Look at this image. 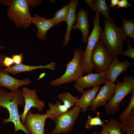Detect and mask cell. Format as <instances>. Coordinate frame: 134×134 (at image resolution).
Wrapping results in <instances>:
<instances>
[{"label":"cell","mask_w":134,"mask_h":134,"mask_svg":"<svg viewBox=\"0 0 134 134\" xmlns=\"http://www.w3.org/2000/svg\"><path fill=\"white\" fill-rule=\"evenodd\" d=\"M25 104L22 90L18 89L14 92H8L6 89L0 88V106L6 108L9 114L8 118L2 119V123L6 124L12 122L15 128L14 134L21 130L26 134H30L21 122L18 111V105L24 107Z\"/></svg>","instance_id":"1"},{"label":"cell","mask_w":134,"mask_h":134,"mask_svg":"<svg viewBox=\"0 0 134 134\" xmlns=\"http://www.w3.org/2000/svg\"><path fill=\"white\" fill-rule=\"evenodd\" d=\"M104 24L100 39L113 58L121 55L127 37L122 27H117L112 19L108 20L105 18Z\"/></svg>","instance_id":"2"},{"label":"cell","mask_w":134,"mask_h":134,"mask_svg":"<svg viewBox=\"0 0 134 134\" xmlns=\"http://www.w3.org/2000/svg\"><path fill=\"white\" fill-rule=\"evenodd\" d=\"M31 0H0V3L7 5V14L17 27L28 28L32 23L29 6Z\"/></svg>","instance_id":"3"},{"label":"cell","mask_w":134,"mask_h":134,"mask_svg":"<svg viewBox=\"0 0 134 134\" xmlns=\"http://www.w3.org/2000/svg\"><path fill=\"white\" fill-rule=\"evenodd\" d=\"M115 91L112 98L105 106L106 113L113 114L116 113L119 110L120 102L124 98L134 89V76L128 74L123 77V82L116 81Z\"/></svg>","instance_id":"4"},{"label":"cell","mask_w":134,"mask_h":134,"mask_svg":"<svg viewBox=\"0 0 134 134\" xmlns=\"http://www.w3.org/2000/svg\"><path fill=\"white\" fill-rule=\"evenodd\" d=\"M100 13L96 12L93 19V28L91 34L88 37L86 47L82 54V69L84 73L87 74L92 73L94 68L91 61L92 53L97 42L100 39V34L102 31L100 24Z\"/></svg>","instance_id":"5"},{"label":"cell","mask_w":134,"mask_h":134,"mask_svg":"<svg viewBox=\"0 0 134 134\" xmlns=\"http://www.w3.org/2000/svg\"><path fill=\"white\" fill-rule=\"evenodd\" d=\"M83 49L81 48L74 49L73 52V58L66 65V69L64 74L59 78L51 80L50 85L53 87L60 86L76 81L84 73L81 65V57Z\"/></svg>","instance_id":"6"},{"label":"cell","mask_w":134,"mask_h":134,"mask_svg":"<svg viewBox=\"0 0 134 134\" xmlns=\"http://www.w3.org/2000/svg\"><path fill=\"white\" fill-rule=\"evenodd\" d=\"M112 58L103 43L100 39L92 53L91 61L96 73L106 71Z\"/></svg>","instance_id":"7"},{"label":"cell","mask_w":134,"mask_h":134,"mask_svg":"<svg viewBox=\"0 0 134 134\" xmlns=\"http://www.w3.org/2000/svg\"><path fill=\"white\" fill-rule=\"evenodd\" d=\"M80 108L75 106L72 109L62 114L54 120L55 127L48 134H67L72 131L73 127L79 115Z\"/></svg>","instance_id":"8"},{"label":"cell","mask_w":134,"mask_h":134,"mask_svg":"<svg viewBox=\"0 0 134 134\" xmlns=\"http://www.w3.org/2000/svg\"><path fill=\"white\" fill-rule=\"evenodd\" d=\"M47 118L53 121L55 119V117L53 115L45 114H34L30 110L26 114L23 125L30 134H45L44 126Z\"/></svg>","instance_id":"9"},{"label":"cell","mask_w":134,"mask_h":134,"mask_svg":"<svg viewBox=\"0 0 134 134\" xmlns=\"http://www.w3.org/2000/svg\"><path fill=\"white\" fill-rule=\"evenodd\" d=\"M22 94L24 98L25 104L23 113L20 115L21 122L24 124L26 116L32 107L36 108L38 111L42 112L45 104L38 98L36 90L31 89L26 87L22 88Z\"/></svg>","instance_id":"10"},{"label":"cell","mask_w":134,"mask_h":134,"mask_svg":"<svg viewBox=\"0 0 134 134\" xmlns=\"http://www.w3.org/2000/svg\"><path fill=\"white\" fill-rule=\"evenodd\" d=\"M106 71L99 73H91L81 76L74 84L75 89L79 93H82L84 89L94 87L105 83L107 81Z\"/></svg>","instance_id":"11"},{"label":"cell","mask_w":134,"mask_h":134,"mask_svg":"<svg viewBox=\"0 0 134 134\" xmlns=\"http://www.w3.org/2000/svg\"><path fill=\"white\" fill-rule=\"evenodd\" d=\"M115 84L107 80L101 87L98 94L92 102L88 110L96 111L100 107L105 106L114 94Z\"/></svg>","instance_id":"12"},{"label":"cell","mask_w":134,"mask_h":134,"mask_svg":"<svg viewBox=\"0 0 134 134\" xmlns=\"http://www.w3.org/2000/svg\"><path fill=\"white\" fill-rule=\"evenodd\" d=\"M131 65L132 63L128 60L120 62L117 57L113 58L106 71L107 80L114 83L120 74L126 72Z\"/></svg>","instance_id":"13"},{"label":"cell","mask_w":134,"mask_h":134,"mask_svg":"<svg viewBox=\"0 0 134 134\" xmlns=\"http://www.w3.org/2000/svg\"><path fill=\"white\" fill-rule=\"evenodd\" d=\"M31 81L26 78L19 80L10 75L8 73L0 68V87H3L14 92L20 87L30 84Z\"/></svg>","instance_id":"14"},{"label":"cell","mask_w":134,"mask_h":134,"mask_svg":"<svg viewBox=\"0 0 134 134\" xmlns=\"http://www.w3.org/2000/svg\"><path fill=\"white\" fill-rule=\"evenodd\" d=\"M32 22L37 28L36 37L39 40L44 39L48 31L51 28L57 25L52 18H46L37 14L32 17Z\"/></svg>","instance_id":"15"},{"label":"cell","mask_w":134,"mask_h":134,"mask_svg":"<svg viewBox=\"0 0 134 134\" xmlns=\"http://www.w3.org/2000/svg\"><path fill=\"white\" fill-rule=\"evenodd\" d=\"M77 14V22L73 26L72 29L80 30L82 35V41L84 43H86L89 33L88 11L85 9L80 8L78 10Z\"/></svg>","instance_id":"16"},{"label":"cell","mask_w":134,"mask_h":134,"mask_svg":"<svg viewBox=\"0 0 134 134\" xmlns=\"http://www.w3.org/2000/svg\"><path fill=\"white\" fill-rule=\"evenodd\" d=\"M100 88V86H97L93 87L90 89L84 90L82 93V97L76 101L75 106L79 107L82 112L86 113Z\"/></svg>","instance_id":"17"},{"label":"cell","mask_w":134,"mask_h":134,"mask_svg":"<svg viewBox=\"0 0 134 134\" xmlns=\"http://www.w3.org/2000/svg\"><path fill=\"white\" fill-rule=\"evenodd\" d=\"M57 65L55 62H51L45 66H29L22 64L15 65L8 68L2 69L4 71L15 75L23 72L31 71L39 68H46L52 71L55 70Z\"/></svg>","instance_id":"18"},{"label":"cell","mask_w":134,"mask_h":134,"mask_svg":"<svg viewBox=\"0 0 134 134\" xmlns=\"http://www.w3.org/2000/svg\"><path fill=\"white\" fill-rule=\"evenodd\" d=\"M78 3L79 1L77 0L70 1L69 10L66 21L67 24V29L63 44V46L65 47H67L70 40L71 31L73 25L77 21L76 11Z\"/></svg>","instance_id":"19"},{"label":"cell","mask_w":134,"mask_h":134,"mask_svg":"<svg viewBox=\"0 0 134 134\" xmlns=\"http://www.w3.org/2000/svg\"><path fill=\"white\" fill-rule=\"evenodd\" d=\"M48 105L49 108L46 111L45 114L54 116L55 119L67 112L68 109L63 104H62L60 100H57L54 104L50 102L49 103Z\"/></svg>","instance_id":"20"},{"label":"cell","mask_w":134,"mask_h":134,"mask_svg":"<svg viewBox=\"0 0 134 134\" xmlns=\"http://www.w3.org/2000/svg\"><path fill=\"white\" fill-rule=\"evenodd\" d=\"M92 11L100 13L105 17V19L110 20L111 18L109 14V10L110 8L106 5L105 0H95L90 8Z\"/></svg>","instance_id":"21"},{"label":"cell","mask_w":134,"mask_h":134,"mask_svg":"<svg viewBox=\"0 0 134 134\" xmlns=\"http://www.w3.org/2000/svg\"><path fill=\"white\" fill-rule=\"evenodd\" d=\"M121 131L127 134H134V114L131 113L129 116L119 123Z\"/></svg>","instance_id":"22"},{"label":"cell","mask_w":134,"mask_h":134,"mask_svg":"<svg viewBox=\"0 0 134 134\" xmlns=\"http://www.w3.org/2000/svg\"><path fill=\"white\" fill-rule=\"evenodd\" d=\"M58 98L68 109L75 106L78 96H72L69 92H63L58 95Z\"/></svg>","instance_id":"23"},{"label":"cell","mask_w":134,"mask_h":134,"mask_svg":"<svg viewBox=\"0 0 134 134\" xmlns=\"http://www.w3.org/2000/svg\"><path fill=\"white\" fill-rule=\"evenodd\" d=\"M70 7L69 3L55 12L52 19L57 25L62 21H66Z\"/></svg>","instance_id":"24"},{"label":"cell","mask_w":134,"mask_h":134,"mask_svg":"<svg viewBox=\"0 0 134 134\" xmlns=\"http://www.w3.org/2000/svg\"><path fill=\"white\" fill-rule=\"evenodd\" d=\"M119 123L117 119H111L102 126V129L107 130L110 134H122Z\"/></svg>","instance_id":"25"},{"label":"cell","mask_w":134,"mask_h":134,"mask_svg":"<svg viewBox=\"0 0 134 134\" xmlns=\"http://www.w3.org/2000/svg\"><path fill=\"white\" fill-rule=\"evenodd\" d=\"M100 112H97L96 116L94 117H93L90 115H88L85 125V128L87 129H91L94 126H103L108 120H106L104 121H102L100 119Z\"/></svg>","instance_id":"26"},{"label":"cell","mask_w":134,"mask_h":134,"mask_svg":"<svg viewBox=\"0 0 134 134\" xmlns=\"http://www.w3.org/2000/svg\"><path fill=\"white\" fill-rule=\"evenodd\" d=\"M121 27L126 37L134 39V20H130L126 18L122 21Z\"/></svg>","instance_id":"27"},{"label":"cell","mask_w":134,"mask_h":134,"mask_svg":"<svg viewBox=\"0 0 134 134\" xmlns=\"http://www.w3.org/2000/svg\"><path fill=\"white\" fill-rule=\"evenodd\" d=\"M131 97L129 104L125 110L119 116V119L122 122L130 115L134 107V89L131 93Z\"/></svg>","instance_id":"28"},{"label":"cell","mask_w":134,"mask_h":134,"mask_svg":"<svg viewBox=\"0 0 134 134\" xmlns=\"http://www.w3.org/2000/svg\"><path fill=\"white\" fill-rule=\"evenodd\" d=\"M126 44L128 48L126 50L123 51L121 55L130 57L134 59V49L132 47L129 40L126 41Z\"/></svg>","instance_id":"29"},{"label":"cell","mask_w":134,"mask_h":134,"mask_svg":"<svg viewBox=\"0 0 134 134\" xmlns=\"http://www.w3.org/2000/svg\"><path fill=\"white\" fill-rule=\"evenodd\" d=\"M14 63L15 65H19L22 64L23 60V54L19 53L18 54H13L11 56Z\"/></svg>","instance_id":"30"},{"label":"cell","mask_w":134,"mask_h":134,"mask_svg":"<svg viewBox=\"0 0 134 134\" xmlns=\"http://www.w3.org/2000/svg\"><path fill=\"white\" fill-rule=\"evenodd\" d=\"M3 67L6 68H8L12 66L14 64L13 60L11 57L8 56H5L2 62Z\"/></svg>","instance_id":"31"},{"label":"cell","mask_w":134,"mask_h":134,"mask_svg":"<svg viewBox=\"0 0 134 134\" xmlns=\"http://www.w3.org/2000/svg\"><path fill=\"white\" fill-rule=\"evenodd\" d=\"M128 1L127 0H119L117 8L118 9L121 8H127L128 6H131V4L128 2Z\"/></svg>","instance_id":"32"},{"label":"cell","mask_w":134,"mask_h":134,"mask_svg":"<svg viewBox=\"0 0 134 134\" xmlns=\"http://www.w3.org/2000/svg\"><path fill=\"white\" fill-rule=\"evenodd\" d=\"M119 0H111V4L109 6V8H114L115 6L118 5Z\"/></svg>","instance_id":"33"},{"label":"cell","mask_w":134,"mask_h":134,"mask_svg":"<svg viewBox=\"0 0 134 134\" xmlns=\"http://www.w3.org/2000/svg\"><path fill=\"white\" fill-rule=\"evenodd\" d=\"M5 56L2 54H0V68H2L3 67L2 62Z\"/></svg>","instance_id":"34"},{"label":"cell","mask_w":134,"mask_h":134,"mask_svg":"<svg viewBox=\"0 0 134 134\" xmlns=\"http://www.w3.org/2000/svg\"><path fill=\"white\" fill-rule=\"evenodd\" d=\"M84 1L87 4V5L90 8L92 6L94 1V0H85Z\"/></svg>","instance_id":"35"},{"label":"cell","mask_w":134,"mask_h":134,"mask_svg":"<svg viewBox=\"0 0 134 134\" xmlns=\"http://www.w3.org/2000/svg\"><path fill=\"white\" fill-rule=\"evenodd\" d=\"M101 134H110L109 132L107 130L105 129H102L100 132Z\"/></svg>","instance_id":"36"},{"label":"cell","mask_w":134,"mask_h":134,"mask_svg":"<svg viewBox=\"0 0 134 134\" xmlns=\"http://www.w3.org/2000/svg\"><path fill=\"white\" fill-rule=\"evenodd\" d=\"M45 75V73H43L41 74L40 75L39 78L37 80H39L40 79L43 78L44 76Z\"/></svg>","instance_id":"37"},{"label":"cell","mask_w":134,"mask_h":134,"mask_svg":"<svg viewBox=\"0 0 134 134\" xmlns=\"http://www.w3.org/2000/svg\"><path fill=\"white\" fill-rule=\"evenodd\" d=\"M5 48V46H3L0 44V49H4Z\"/></svg>","instance_id":"38"},{"label":"cell","mask_w":134,"mask_h":134,"mask_svg":"<svg viewBox=\"0 0 134 134\" xmlns=\"http://www.w3.org/2000/svg\"><path fill=\"white\" fill-rule=\"evenodd\" d=\"M50 1V2L51 3H54L55 2L56 0H51Z\"/></svg>","instance_id":"39"},{"label":"cell","mask_w":134,"mask_h":134,"mask_svg":"<svg viewBox=\"0 0 134 134\" xmlns=\"http://www.w3.org/2000/svg\"><path fill=\"white\" fill-rule=\"evenodd\" d=\"M90 134H101L100 132H94Z\"/></svg>","instance_id":"40"},{"label":"cell","mask_w":134,"mask_h":134,"mask_svg":"<svg viewBox=\"0 0 134 134\" xmlns=\"http://www.w3.org/2000/svg\"></svg>","instance_id":"41"}]
</instances>
